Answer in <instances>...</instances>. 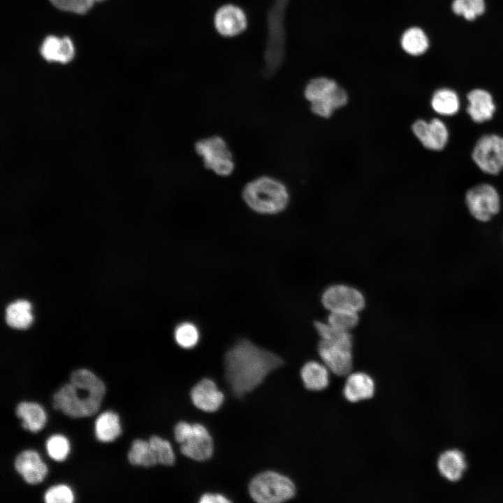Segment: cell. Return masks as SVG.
Wrapping results in <instances>:
<instances>
[{"mask_svg": "<svg viewBox=\"0 0 503 503\" xmlns=\"http://www.w3.org/2000/svg\"><path fill=\"white\" fill-rule=\"evenodd\" d=\"M284 364L277 354L241 339L224 356L226 379L236 397L242 398L260 385L272 371Z\"/></svg>", "mask_w": 503, "mask_h": 503, "instance_id": "cell-1", "label": "cell"}, {"mask_svg": "<svg viewBox=\"0 0 503 503\" xmlns=\"http://www.w3.org/2000/svg\"><path fill=\"white\" fill-rule=\"evenodd\" d=\"M105 393L104 383L87 369L74 370L70 382L54 395V409L72 418L91 416L99 409Z\"/></svg>", "mask_w": 503, "mask_h": 503, "instance_id": "cell-2", "label": "cell"}, {"mask_svg": "<svg viewBox=\"0 0 503 503\" xmlns=\"http://www.w3.org/2000/svg\"><path fill=\"white\" fill-rule=\"evenodd\" d=\"M314 326L321 338L318 353L323 363L339 377L349 374L353 367V337L350 332L319 321Z\"/></svg>", "mask_w": 503, "mask_h": 503, "instance_id": "cell-3", "label": "cell"}, {"mask_svg": "<svg viewBox=\"0 0 503 503\" xmlns=\"http://www.w3.org/2000/svg\"><path fill=\"white\" fill-rule=\"evenodd\" d=\"M241 197L251 210L261 214L282 212L290 202V194L285 184L269 175L258 176L247 182Z\"/></svg>", "mask_w": 503, "mask_h": 503, "instance_id": "cell-4", "label": "cell"}, {"mask_svg": "<svg viewBox=\"0 0 503 503\" xmlns=\"http://www.w3.org/2000/svg\"><path fill=\"white\" fill-rule=\"evenodd\" d=\"M289 0H275L267 16L268 37L264 51L263 74L272 76L285 56V11Z\"/></svg>", "mask_w": 503, "mask_h": 503, "instance_id": "cell-5", "label": "cell"}, {"mask_svg": "<svg viewBox=\"0 0 503 503\" xmlns=\"http://www.w3.org/2000/svg\"><path fill=\"white\" fill-rule=\"evenodd\" d=\"M248 489L251 497L258 503L285 502L292 499L296 492L292 480L273 471H265L255 476Z\"/></svg>", "mask_w": 503, "mask_h": 503, "instance_id": "cell-6", "label": "cell"}, {"mask_svg": "<svg viewBox=\"0 0 503 503\" xmlns=\"http://www.w3.org/2000/svg\"><path fill=\"white\" fill-rule=\"evenodd\" d=\"M194 150L201 158L204 167L215 175L226 177L233 173L234 156L223 137L213 135L198 140L194 144Z\"/></svg>", "mask_w": 503, "mask_h": 503, "instance_id": "cell-7", "label": "cell"}, {"mask_svg": "<svg viewBox=\"0 0 503 503\" xmlns=\"http://www.w3.org/2000/svg\"><path fill=\"white\" fill-rule=\"evenodd\" d=\"M174 437L180 444V451L185 456L196 461L209 459L213 453V441L207 428L199 423H177Z\"/></svg>", "mask_w": 503, "mask_h": 503, "instance_id": "cell-8", "label": "cell"}, {"mask_svg": "<svg viewBox=\"0 0 503 503\" xmlns=\"http://www.w3.org/2000/svg\"><path fill=\"white\" fill-rule=\"evenodd\" d=\"M321 302L329 312L351 311L358 312L365 306V298L358 289L344 284L328 286L322 293Z\"/></svg>", "mask_w": 503, "mask_h": 503, "instance_id": "cell-9", "label": "cell"}, {"mask_svg": "<svg viewBox=\"0 0 503 503\" xmlns=\"http://www.w3.org/2000/svg\"><path fill=\"white\" fill-rule=\"evenodd\" d=\"M472 156L484 173L498 174L503 169V138L495 134L483 136L476 142Z\"/></svg>", "mask_w": 503, "mask_h": 503, "instance_id": "cell-10", "label": "cell"}, {"mask_svg": "<svg viewBox=\"0 0 503 503\" xmlns=\"http://www.w3.org/2000/svg\"><path fill=\"white\" fill-rule=\"evenodd\" d=\"M471 214L480 221H488L500 208L499 194L494 187L481 184L469 189L465 196Z\"/></svg>", "mask_w": 503, "mask_h": 503, "instance_id": "cell-11", "label": "cell"}, {"mask_svg": "<svg viewBox=\"0 0 503 503\" xmlns=\"http://www.w3.org/2000/svg\"><path fill=\"white\" fill-rule=\"evenodd\" d=\"M411 129L422 145L431 150H441L446 145L449 132L444 122L437 118L430 122L418 119L412 124Z\"/></svg>", "mask_w": 503, "mask_h": 503, "instance_id": "cell-12", "label": "cell"}, {"mask_svg": "<svg viewBox=\"0 0 503 503\" xmlns=\"http://www.w3.org/2000/svg\"><path fill=\"white\" fill-rule=\"evenodd\" d=\"M217 32L225 37L235 36L247 28V19L245 11L239 6L226 4L221 6L214 17Z\"/></svg>", "mask_w": 503, "mask_h": 503, "instance_id": "cell-13", "label": "cell"}, {"mask_svg": "<svg viewBox=\"0 0 503 503\" xmlns=\"http://www.w3.org/2000/svg\"><path fill=\"white\" fill-rule=\"evenodd\" d=\"M194 404L206 412H213L223 404L224 396L210 379H203L197 383L190 391Z\"/></svg>", "mask_w": 503, "mask_h": 503, "instance_id": "cell-14", "label": "cell"}, {"mask_svg": "<svg viewBox=\"0 0 503 503\" xmlns=\"http://www.w3.org/2000/svg\"><path fill=\"white\" fill-rule=\"evenodd\" d=\"M16 471L29 484H37L45 478L48 468L39 455L33 450L20 453L14 462Z\"/></svg>", "mask_w": 503, "mask_h": 503, "instance_id": "cell-15", "label": "cell"}, {"mask_svg": "<svg viewBox=\"0 0 503 503\" xmlns=\"http://www.w3.org/2000/svg\"><path fill=\"white\" fill-rule=\"evenodd\" d=\"M375 391L374 379L362 372L350 373L343 388V395L351 402H358L373 397Z\"/></svg>", "mask_w": 503, "mask_h": 503, "instance_id": "cell-16", "label": "cell"}, {"mask_svg": "<svg viewBox=\"0 0 503 503\" xmlns=\"http://www.w3.org/2000/svg\"><path fill=\"white\" fill-rule=\"evenodd\" d=\"M41 54L48 61L66 64L71 61L75 54L72 41L67 36L59 38L55 36H47L41 46Z\"/></svg>", "mask_w": 503, "mask_h": 503, "instance_id": "cell-17", "label": "cell"}, {"mask_svg": "<svg viewBox=\"0 0 503 503\" xmlns=\"http://www.w3.org/2000/svg\"><path fill=\"white\" fill-rule=\"evenodd\" d=\"M467 98L469 103L467 112L474 122L482 123L492 118L495 105L490 93L475 89L468 93Z\"/></svg>", "mask_w": 503, "mask_h": 503, "instance_id": "cell-18", "label": "cell"}, {"mask_svg": "<svg viewBox=\"0 0 503 503\" xmlns=\"http://www.w3.org/2000/svg\"><path fill=\"white\" fill-rule=\"evenodd\" d=\"M300 377L304 386L309 391H322L329 385V370L323 363L316 360L305 363L300 370Z\"/></svg>", "mask_w": 503, "mask_h": 503, "instance_id": "cell-19", "label": "cell"}, {"mask_svg": "<svg viewBox=\"0 0 503 503\" xmlns=\"http://www.w3.org/2000/svg\"><path fill=\"white\" fill-rule=\"evenodd\" d=\"M33 320L31 304L27 300H15L6 307L5 321L12 328L27 329L31 325Z\"/></svg>", "mask_w": 503, "mask_h": 503, "instance_id": "cell-20", "label": "cell"}, {"mask_svg": "<svg viewBox=\"0 0 503 503\" xmlns=\"http://www.w3.org/2000/svg\"><path fill=\"white\" fill-rule=\"evenodd\" d=\"M438 469L443 476L450 481L458 480L466 468L464 455L458 450L444 452L437 461Z\"/></svg>", "mask_w": 503, "mask_h": 503, "instance_id": "cell-21", "label": "cell"}, {"mask_svg": "<svg viewBox=\"0 0 503 503\" xmlns=\"http://www.w3.org/2000/svg\"><path fill=\"white\" fill-rule=\"evenodd\" d=\"M16 415L22 420V426L33 432L42 429L46 421L43 409L34 402H20L16 407Z\"/></svg>", "mask_w": 503, "mask_h": 503, "instance_id": "cell-22", "label": "cell"}, {"mask_svg": "<svg viewBox=\"0 0 503 503\" xmlns=\"http://www.w3.org/2000/svg\"><path fill=\"white\" fill-rule=\"evenodd\" d=\"M347 102V92L338 85L323 99L311 103V110L319 117L328 118L335 110L344 107Z\"/></svg>", "mask_w": 503, "mask_h": 503, "instance_id": "cell-23", "label": "cell"}, {"mask_svg": "<svg viewBox=\"0 0 503 503\" xmlns=\"http://www.w3.org/2000/svg\"><path fill=\"white\" fill-rule=\"evenodd\" d=\"M121 433L119 416L115 412L108 411L101 414L95 421L96 438L103 442L113 441Z\"/></svg>", "mask_w": 503, "mask_h": 503, "instance_id": "cell-24", "label": "cell"}, {"mask_svg": "<svg viewBox=\"0 0 503 503\" xmlns=\"http://www.w3.org/2000/svg\"><path fill=\"white\" fill-rule=\"evenodd\" d=\"M128 460L133 465L152 467L159 464L155 451L151 447L149 441L140 439L132 442L128 453Z\"/></svg>", "mask_w": 503, "mask_h": 503, "instance_id": "cell-25", "label": "cell"}, {"mask_svg": "<svg viewBox=\"0 0 503 503\" xmlns=\"http://www.w3.org/2000/svg\"><path fill=\"white\" fill-rule=\"evenodd\" d=\"M432 109L438 114L451 116L455 114L460 108V101L457 94L450 89L437 90L431 99Z\"/></svg>", "mask_w": 503, "mask_h": 503, "instance_id": "cell-26", "label": "cell"}, {"mask_svg": "<svg viewBox=\"0 0 503 503\" xmlns=\"http://www.w3.org/2000/svg\"><path fill=\"white\" fill-rule=\"evenodd\" d=\"M401 45L403 50L411 55L423 54L429 46V41L425 32L418 27H411L402 35Z\"/></svg>", "mask_w": 503, "mask_h": 503, "instance_id": "cell-27", "label": "cell"}, {"mask_svg": "<svg viewBox=\"0 0 503 503\" xmlns=\"http://www.w3.org/2000/svg\"><path fill=\"white\" fill-rule=\"evenodd\" d=\"M338 85L332 79L319 77L310 80L307 85L304 94L310 103L320 101L330 94Z\"/></svg>", "mask_w": 503, "mask_h": 503, "instance_id": "cell-28", "label": "cell"}, {"mask_svg": "<svg viewBox=\"0 0 503 503\" xmlns=\"http://www.w3.org/2000/svg\"><path fill=\"white\" fill-rule=\"evenodd\" d=\"M174 337L180 347L191 349L198 342L200 333L196 325L190 322H183L175 328Z\"/></svg>", "mask_w": 503, "mask_h": 503, "instance_id": "cell-29", "label": "cell"}, {"mask_svg": "<svg viewBox=\"0 0 503 503\" xmlns=\"http://www.w3.org/2000/svg\"><path fill=\"white\" fill-rule=\"evenodd\" d=\"M452 10L458 15L472 21L485 11L484 0H453Z\"/></svg>", "mask_w": 503, "mask_h": 503, "instance_id": "cell-30", "label": "cell"}, {"mask_svg": "<svg viewBox=\"0 0 503 503\" xmlns=\"http://www.w3.org/2000/svg\"><path fill=\"white\" fill-rule=\"evenodd\" d=\"M359 321L358 312L351 311L329 312L327 323L342 330L350 332Z\"/></svg>", "mask_w": 503, "mask_h": 503, "instance_id": "cell-31", "label": "cell"}, {"mask_svg": "<svg viewBox=\"0 0 503 503\" xmlns=\"http://www.w3.org/2000/svg\"><path fill=\"white\" fill-rule=\"evenodd\" d=\"M149 442L157 455L159 464L166 466L174 465L175 460V453L168 440L154 435L150 437Z\"/></svg>", "mask_w": 503, "mask_h": 503, "instance_id": "cell-32", "label": "cell"}, {"mask_svg": "<svg viewBox=\"0 0 503 503\" xmlns=\"http://www.w3.org/2000/svg\"><path fill=\"white\" fill-rule=\"evenodd\" d=\"M46 449L48 455L56 461L64 460L69 451V444L63 435H54L46 441Z\"/></svg>", "mask_w": 503, "mask_h": 503, "instance_id": "cell-33", "label": "cell"}, {"mask_svg": "<svg viewBox=\"0 0 503 503\" xmlns=\"http://www.w3.org/2000/svg\"><path fill=\"white\" fill-rule=\"evenodd\" d=\"M50 1L59 10L81 15L88 12L95 3L94 0H50Z\"/></svg>", "mask_w": 503, "mask_h": 503, "instance_id": "cell-34", "label": "cell"}, {"mask_svg": "<svg viewBox=\"0 0 503 503\" xmlns=\"http://www.w3.org/2000/svg\"><path fill=\"white\" fill-rule=\"evenodd\" d=\"M44 500L47 503H71L73 501V495L68 486L57 485L50 488L45 492Z\"/></svg>", "mask_w": 503, "mask_h": 503, "instance_id": "cell-35", "label": "cell"}, {"mask_svg": "<svg viewBox=\"0 0 503 503\" xmlns=\"http://www.w3.org/2000/svg\"><path fill=\"white\" fill-rule=\"evenodd\" d=\"M230 502L225 496L217 493H205L199 500L201 503H225Z\"/></svg>", "mask_w": 503, "mask_h": 503, "instance_id": "cell-36", "label": "cell"}, {"mask_svg": "<svg viewBox=\"0 0 503 503\" xmlns=\"http://www.w3.org/2000/svg\"><path fill=\"white\" fill-rule=\"evenodd\" d=\"M104 1V0H94V2H101V1Z\"/></svg>", "mask_w": 503, "mask_h": 503, "instance_id": "cell-37", "label": "cell"}]
</instances>
